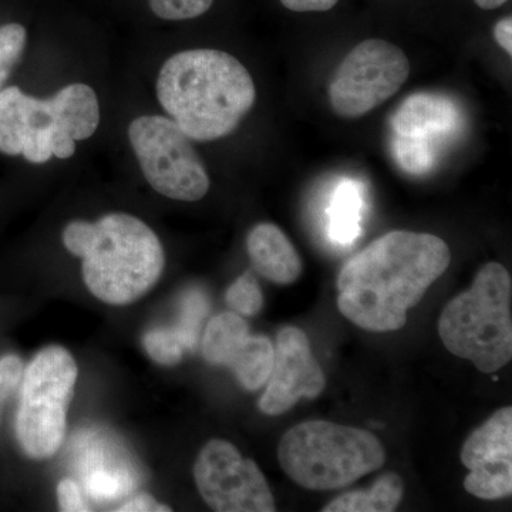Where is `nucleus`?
Returning <instances> with one entry per match:
<instances>
[{
	"instance_id": "f257e3e1",
	"label": "nucleus",
	"mask_w": 512,
	"mask_h": 512,
	"mask_svg": "<svg viewBox=\"0 0 512 512\" xmlns=\"http://www.w3.org/2000/svg\"><path fill=\"white\" fill-rule=\"evenodd\" d=\"M450 248L431 234L392 231L352 256L338 278V308L369 332H394L450 266Z\"/></svg>"
},
{
	"instance_id": "f03ea898",
	"label": "nucleus",
	"mask_w": 512,
	"mask_h": 512,
	"mask_svg": "<svg viewBox=\"0 0 512 512\" xmlns=\"http://www.w3.org/2000/svg\"><path fill=\"white\" fill-rule=\"evenodd\" d=\"M157 97L191 140L231 134L255 104L254 80L234 56L221 50L177 53L161 67Z\"/></svg>"
},
{
	"instance_id": "7ed1b4c3",
	"label": "nucleus",
	"mask_w": 512,
	"mask_h": 512,
	"mask_svg": "<svg viewBox=\"0 0 512 512\" xmlns=\"http://www.w3.org/2000/svg\"><path fill=\"white\" fill-rule=\"evenodd\" d=\"M63 244L82 258L90 292L109 305L136 302L163 274L160 239L133 215L110 214L94 224L70 222L64 228Z\"/></svg>"
},
{
	"instance_id": "20e7f679",
	"label": "nucleus",
	"mask_w": 512,
	"mask_h": 512,
	"mask_svg": "<svg viewBox=\"0 0 512 512\" xmlns=\"http://www.w3.org/2000/svg\"><path fill=\"white\" fill-rule=\"evenodd\" d=\"M511 302L510 272L497 262L484 265L471 288L448 302L441 313V342L480 372H497L512 357Z\"/></svg>"
},
{
	"instance_id": "39448f33",
	"label": "nucleus",
	"mask_w": 512,
	"mask_h": 512,
	"mask_svg": "<svg viewBox=\"0 0 512 512\" xmlns=\"http://www.w3.org/2000/svg\"><path fill=\"white\" fill-rule=\"evenodd\" d=\"M278 460L293 483L306 490L332 491L382 468L386 454L369 431L313 420L286 431Z\"/></svg>"
},
{
	"instance_id": "423d86ee",
	"label": "nucleus",
	"mask_w": 512,
	"mask_h": 512,
	"mask_svg": "<svg viewBox=\"0 0 512 512\" xmlns=\"http://www.w3.org/2000/svg\"><path fill=\"white\" fill-rule=\"evenodd\" d=\"M77 375L73 356L60 346L37 353L26 369L16 436L30 458L45 460L62 446Z\"/></svg>"
},
{
	"instance_id": "0eeeda50",
	"label": "nucleus",
	"mask_w": 512,
	"mask_h": 512,
	"mask_svg": "<svg viewBox=\"0 0 512 512\" xmlns=\"http://www.w3.org/2000/svg\"><path fill=\"white\" fill-rule=\"evenodd\" d=\"M128 138L144 177L158 194L192 202L210 190V178L191 138L174 120L138 117L128 127Z\"/></svg>"
},
{
	"instance_id": "6e6552de",
	"label": "nucleus",
	"mask_w": 512,
	"mask_h": 512,
	"mask_svg": "<svg viewBox=\"0 0 512 512\" xmlns=\"http://www.w3.org/2000/svg\"><path fill=\"white\" fill-rule=\"evenodd\" d=\"M409 74V59L400 47L367 39L339 66L329 89L332 109L346 119L365 116L399 92Z\"/></svg>"
},
{
	"instance_id": "1a4fd4ad",
	"label": "nucleus",
	"mask_w": 512,
	"mask_h": 512,
	"mask_svg": "<svg viewBox=\"0 0 512 512\" xmlns=\"http://www.w3.org/2000/svg\"><path fill=\"white\" fill-rule=\"evenodd\" d=\"M202 500L218 512H274V495L259 467L228 441H208L194 466Z\"/></svg>"
},
{
	"instance_id": "9d476101",
	"label": "nucleus",
	"mask_w": 512,
	"mask_h": 512,
	"mask_svg": "<svg viewBox=\"0 0 512 512\" xmlns=\"http://www.w3.org/2000/svg\"><path fill=\"white\" fill-rule=\"evenodd\" d=\"M461 463L470 470L464 480L468 494L500 500L512 493V407L495 412L461 448Z\"/></svg>"
},
{
	"instance_id": "9b49d317",
	"label": "nucleus",
	"mask_w": 512,
	"mask_h": 512,
	"mask_svg": "<svg viewBox=\"0 0 512 512\" xmlns=\"http://www.w3.org/2000/svg\"><path fill=\"white\" fill-rule=\"evenodd\" d=\"M259 409L268 416L291 410L302 397L315 399L325 390V375L312 355L308 336L295 326H285L276 336L274 367Z\"/></svg>"
},
{
	"instance_id": "f8f14e48",
	"label": "nucleus",
	"mask_w": 512,
	"mask_h": 512,
	"mask_svg": "<svg viewBox=\"0 0 512 512\" xmlns=\"http://www.w3.org/2000/svg\"><path fill=\"white\" fill-rule=\"evenodd\" d=\"M461 127V111L441 94H413L403 101L392 117L394 136L427 138L448 136Z\"/></svg>"
},
{
	"instance_id": "ddd939ff",
	"label": "nucleus",
	"mask_w": 512,
	"mask_h": 512,
	"mask_svg": "<svg viewBox=\"0 0 512 512\" xmlns=\"http://www.w3.org/2000/svg\"><path fill=\"white\" fill-rule=\"evenodd\" d=\"M247 249L255 271L274 284H293L302 274L301 256L274 224L256 225L249 232Z\"/></svg>"
},
{
	"instance_id": "4468645a",
	"label": "nucleus",
	"mask_w": 512,
	"mask_h": 512,
	"mask_svg": "<svg viewBox=\"0 0 512 512\" xmlns=\"http://www.w3.org/2000/svg\"><path fill=\"white\" fill-rule=\"evenodd\" d=\"M50 124L45 100L25 94L19 87L0 90V153L22 156L26 137Z\"/></svg>"
},
{
	"instance_id": "2eb2a0df",
	"label": "nucleus",
	"mask_w": 512,
	"mask_h": 512,
	"mask_svg": "<svg viewBox=\"0 0 512 512\" xmlns=\"http://www.w3.org/2000/svg\"><path fill=\"white\" fill-rule=\"evenodd\" d=\"M45 109L50 124L67 131L74 141L92 137L99 127V100L87 84L64 87L55 97L45 100Z\"/></svg>"
},
{
	"instance_id": "dca6fc26",
	"label": "nucleus",
	"mask_w": 512,
	"mask_h": 512,
	"mask_svg": "<svg viewBox=\"0 0 512 512\" xmlns=\"http://www.w3.org/2000/svg\"><path fill=\"white\" fill-rule=\"evenodd\" d=\"M248 336V325L238 313H221L212 318L205 329L202 355L211 365L228 366Z\"/></svg>"
},
{
	"instance_id": "f3484780",
	"label": "nucleus",
	"mask_w": 512,
	"mask_h": 512,
	"mask_svg": "<svg viewBox=\"0 0 512 512\" xmlns=\"http://www.w3.org/2000/svg\"><path fill=\"white\" fill-rule=\"evenodd\" d=\"M404 484L402 478L387 473L373 484L370 490L353 491L330 501L323 512H392L402 503Z\"/></svg>"
},
{
	"instance_id": "a211bd4d",
	"label": "nucleus",
	"mask_w": 512,
	"mask_h": 512,
	"mask_svg": "<svg viewBox=\"0 0 512 512\" xmlns=\"http://www.w3.org/2000/svg\"><path fill=\"white\" fill-rule=\"evenodd\" d=\"M362 187L345 180L338 185L329 207V235L340 245H349L360 235L362 221Z\"/></svg>"
},
{
	"instance_id": "6ab92c4d",
	"label": "nucleus",
	"mask_w": 512,
	"mask_h": 512,
	"mask_svg": "<svg viewBox=\"0 0 512 512\" xmlns=\"http://www.w3.org/2000/svg\"><path fill=\"white\" fill-rule=\"evenodd\" d=\"M275 348L265 336L249 335L237 355L229 362L238 382L249 392H256L268 383L274 367Z\"/></svg>"
},
{
	"instance_id": "aec40b11",
	"label": "nucleus",
	"mask_w": 512,
	"mask_h": 512,
	"mask_svg": "<svg viewBox=\"0 0 512 512\" xmlns=\"http://www.w3.org/2000/svg\"><path fill=\"white\" fill-rule=\"evenodd\" d=\"M393 156L397 164L410 174H426L436 165L434 141L427 138L394 136Z\"/></svg>"
},
{
	"instance_id": "412c9836",
	"label": "nucleus",
	"mask_w": 512,
	"mask_h": 512,
	"mask_svg": "<svg viewBox=\"0 0 512 512\" xmlns=\"http://www.w3.org/2000/svg\"><path fill=\"white\" fill-rule=\"evenodd\" d=\"M151 359L160 365L174 366L183 359L185 346L175 329H154L143 339Z\"/></svg>"
},
{
	"instance_id": "4be33fe9",
	"label": "nucleus",
	"mask_w": 512,
	"mask_h": 512,
	"mask_svg": "<svg viewBox=\"0 0 512 512\" xmlns=\"http://www.w3.org/2000/svg\"><path fill=\"white\" fill-rule=\"evenodd\" d=\"M225 299L232 311L244 316H254L264 306L261 286L249 272L229 286Z\"/></svg>"
},
{
	"instance_id": "5701e85b",
	"label": "nucleus",
	"mask_w": 512,
	"mask_h": 512,
	"mask_svg": "<svg viewBox=\"0 0 512 512\" xmlns=\"http://www.w3.org/2000/svg\"><path fill=\"white\" fill-rule=\"evenodd\" d=\"M207 312V298L198 291L188 293L183 302V312H181L183 315H181L180 325L175 328V332L183 340L185 349L192 350L197 346L201 322Z\"/></svg>"
},
{
	"instance_id": "b1692460",
	"label": "nucleus",
	"mask_w": 512,
	"mask_h": 512,
	"mask_svg": "<svg viewBox=\"0 0 512 512\" xmlns=\"http://www.w3.org/2000/svg\"><path fill=\"white\" fill-rule=\"evenodd\" d=\"M26 46V30L19 23L0 26V90Z\"/></svg>"
},
{
	"instance_id": "393cba45",
	"label": "nucleus",
	"mask_w": 512,
	"mask_h": 512,
	"mask_svg": "<svg viewBox=\"0 0 512 512\" xmlns=\"http://www.w3.org/2000/svg\"><path fill=\"white\" fill-rule=\"evenodd\" d=\"M154 15L165 20L198 18L211 9L214 0H148Z\"/></svg>"
},
{
	"instance_id": "a878e982",
	"label": "nucleus",
	"mask_w": 512,
	"mask_h": 512,
	"mask_svg": "<svg viewBox=\"0 0 512 512\" xmlns=\"http://www.w3.org/2000/svg\"><path fill=\"white\" fill-rule=\"evenodd\" d=\"M130 480L124 474L109 470H94L86 478V488L96 500H113L130 490Z\"/></svg>"
},
{
	"instance_id": "bb28decb",
	"label": "nucleus",
	"mask_w": 512,
	"mask_h": 512,
	"mask_svg": "<svg viewBox=\"0 0 512 512\" xmlns=\"http://www.w3.org/2000/svg\"><path fill=\"white\" fill-rule=\"evenodd\" d=\"M22 156L33 164H45L52 158L50 150V124L36 128L26 137Z\"/></svg>"
},
{
	"instance_id": "cd10ccee",
	"label": "nucleus",
	"mask_w": 512,
	"mask_h": 512,
	"mask_svg": "<svg viewBox=\"0 0 512 512\" xmlns=\"http://www.w3.org/2000/svg\"><path fill=\"white\" fill-rule=\"evenodd\" d=\"M23 377V363L18 356L8 355L0 359V410L12 396Z\"/></svg>"
},
{
	"instance_id": "c85d7f7f",
	"label": "nucleus",
	"mask_w": 512,
	"mask_h": 512,
	"mask_svg": "<svg viewBox=\"0 0 512 512\" xmlns=\"http://www.w3.org/2000/svg\"><path fill=\"white\" fill-rule=\"evenodd\" d=\"M57 500H59L60 510L64 512L90 511L79 485L69 478L60 481L57 485Z\"/></svg>"
},
{
	"instance_id": "c756f323",
	"label": "nucleus",
	"mask_w": 512,
	"mask_h": 512,
	"mask_svg": "<svg viewBox=\"0 0 512 512\" xmlns=\"http://www.w3.org/2000/svg\"><path fill=\"white\" fill-rule=\"evenodd\" d=\"M50 150L57 158H70L76 150V141L67 131L50 124Z\"/></svg>"
},
{
	"instance_id": "7c9ffc66",
	"label": "nucleus",
	"mask_w": 512,
	"mask_h": 512,
	"mask_svg": "<svg viewBox=\"0 0 512 512\" xmlns=\"http://www.w3.org/2000/svg\"><path fill=\"white\" fill-rule=\"evenodd\" d=\"M116 511L119 512H170L167 505L157 503L151 495L141 494L131 498L130 501L121 505Z\"/></svg>"
},
{
	"instance_id": "2f4dec72",
	"label": "nucleus",
	"mask_w": 512,
	"mask_h": 512,
	"mask_svg": "<svg viewBox=\"0 0 512 512\" xmlns=\"http://www.w3.org/2000/svg\"><path fill=\"white\" fill-rule=\"evenodd\" d=\"M339 0H281L282 5L292 12H326L335 8Z\"/></svg>"
},
{
	"instance_id": "473e14b6",
	"label": "nucleus",
	"mask_w": 512,
	"mask_h": 512,
	"mask_svg": "<svg viewBox=\"0 0 512 512\" xmlns=\"http://www.w3.org/2000/svg\"><path fill=\"white\" fill-rule=\"evenodd\" d=\"M494 39L508 55H512V19H501L497 25L494 26Z\"/></svg>"
},
{
	"instance_id": "72a5a7b5",
	"label": "nucleus",
	"mask_w": 512,
	"mask_h": 512,
	"mask_svg": "<svg viewBox=\"0 0 512 512\" xmlns=\"http://www.w3.org/2000/svg\"><path fill=\"white\" fill-rule=\"evenodd\" d=\"M477 3L478 8L484 10H493L497 8H501L504 3H507L508 0H474Z\"/></svg>"
}]
</instances>
